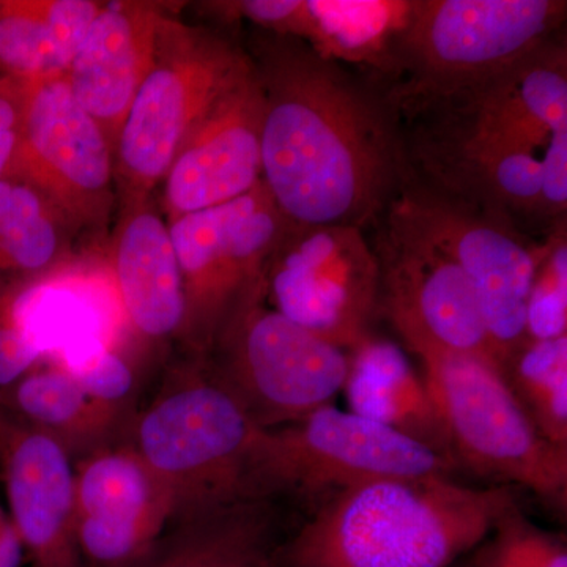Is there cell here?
<instances>
[{"label":"cell","mask_w":567,"mask_h":567,"mask_svg":"<svg viewBox=\"0 0 567 567\" xmlns=\"http://www.w3.org/2000/svg\"><path fill=\"white\" fill-rule=\"evenodd\" d=\"M456 468L393 429L324 405L257 435L245 477V498L301 499L316 509L357 484L402 477L450 476Z\"/></svg>","instance_id":"6"},{"label":"cell","mask_w":567,"mask_h":567,"mask_svg":"<svg viewBox=\"0 0 567 567\" xmlns=\"http://www.w3.org/2000/svg\"><path fill=\"white\" fill-rule=\"evenodd\" d=\"M498 371L536 431L567 450V336L525 339L503 358Z\"/></svg>","instance_id":"27"},{"label":"cell","mask_w":567,"mask_h":567,"mask_svg":"<svg viewBox=\"0 0 567 567\" xmlns=\"http://www.w3.org/2000/svg\"><path fill=\"white\" fill-rule=\"evenodd\" d=\"M0 405L54 439L73 461L125 442L134 417L96 402L51 361L0 391Z\"/></svg>","instance_id":"23"},{"label":"cell","mask_w":567,"mask_h":567,"mask_svg":"<svg viewBox=\"0 0 567 567\" xmlns=\"http://www.w3.org/2000/svg\"><path fill=\"white\" fill-rule=\"evenodd\" d=\"M260 431L213 379L204 358L185 357L136 412L126 442L169 492L174 522L245 498Z\"/></svg>","instance_id":"3"},{"label":"cell","mask_w":567,"mask_h":567,"mask_svg":"<svg viewBox=\"0 0 567 567\" xmlns=\"http://www.w3.org/2000/svg\"><path fill=\"white\" fill-rule=\"evenodd\" d=\"M427 104L456 112L503 140L544 151L555 133L567 132L566 37L540 48L495 80L406 111Z\"/></svg>","instance_id":"19"},{"label":"cell","mask_w":567,"mask_h":567,"mask_svg":"<svg viewBox=\"0 0 567 567\" xmlns=\"http://www.w3.org/2000/svg\"><path fill=\"white\" fill-rule=\"evenodd\" d=\"M415 0H305L298 40L320 58L393 78Z\"/></svg>","instance_id":"24"},{"label":"cell","mask_w":567,"mask_h":567,"mask_svg":"<svg viewBox=\"0 0 567 567\" xmlns=\"http://www.w3.org/2000/svg\"><path fill=\"white\" fill-rule=\"evenodd\" d=\"M492 536L525 567H567L565 540L537 528L520 507L503 517Z\"/></svg>","instance_id":"31"},{"label":"cell","mask_w":567,"mask_h":567,"mask_svg":"<svg viewBox=\"0 0 567 567\" xmlns=\"http://www.w3.org/2000/svg\"><path fill=\"white\" fill-rule=\"evenodd\" d=\"M246 52L264 93L262 183L282 218L368 233L406 173L385 84L292 37L260 31Z\"/></svg>","instance_id":"1"},{"label":"cell","mask_w":567,"mask_h":567,"mask_svg":"<svg viewBox=\"0 0 567 567\" xmlns=\"http://www.w3.org/2000/svg\"><path fill=\"white\" fill-rule=\"evenodd\" d=\"M379 260L380 312L406 349L498 357L472 286L457 264L394 207L368 230Z\"/></svg>","instance_id":"13"},{"label":"cell","mask_w":567,"mask_h":567,"mask_svg":"<svg viewBox=\"0 0 567 567\" xmlns=\"http://www.w3.org/2000/svg\"><path fill=\"white\" fill-rule=\"evenodd\" d=\"M488 537H492V539H488L487 543L484 540L483 544L476 547L475 557L470 559L466 567H525L494 536Z\"/></svg>","instance_id":"33"},{"label":"cell","mask_w":567,"mask_h":567,"mask_svg":"<svg viewBox=\"0 0 567 567\" xmlns=\"http://www.w3.org/2000/svg\"><path fill=\"white\" fill-rule=\"evenodd\" d=\"M518 509L517 488H475L450 476L347 487L284 540L279 567H451Z\"/></svg>","instance_id":"2"},{"label":"cell","mask_w":567,"mask_h":567,"mask_svg":"<svg viewBox=\"0 0 567 567\" xmlns=\"http://www.w3.org/2000/svg\"><path fill=\"white\" fill-rule=\"evenodd\" d=\"M565 0H415L388 99L398 114L513 70L566 35Z\"/></svg>","instance_id":"4"},{"label":"cell","mask_w":567,"mask_h":567,"mask_svg":"<svg viewBox=\"0 0 567 567\" xmlns=\"http://www.w3.org/2000/svg\"><path fill=\"white\" fill-rule=\"evenodd\" d=\"M9 177L33 186L65 226L106 221L114 204V147L71 95L65 74L33 82Z\"/></svg>","instance_id":"14"},{"label":"cell","mask_w":567,"mask_h":567,"mask_svg":"<svg viewBox=\"0 0 567 567\" xmlns=\"http://www.w3.org/2000/svg\"><path fill=\"white\" fill-rule=\"evenodd\" d=\"M21 130L0 132V181L9 177L11 166L20 147Z\"/></svg>","instance_id":"34"},{"label":"cell","mask_w":567,"mask_h":567,"mask_svg":"<svg viewBox=\"0 0 567 567\" xmlns=\"http://www.w3.org/2000/svg\"><path fill=\"white\" fill-rule=\"evenodd\" d=\"M0 480L32 567H85L74 533V461L0 405Z\"/></svg>","instance_id":"17"},{"label":"cell","mask_w":567,"mask_h":567,"mask_svg":"<svg viewBox=\"0 0 567 567\" xmlns=\"http://www.w3.org/2000/svg\"><path fill=\"white\" fill-rule=\"evenodd\" d=\"M25 286V284H24ZM21 286L0 290V391L43 363V347L29 334L17 311Z\"/></svg>","instance_id":"30"},{"label":"cell","mask_w":567,"mask_h":567,"mask_svg":"<svg viewBox=\"0 0 567 567\" xmlns=\"http://www.w3.org/2000/svg\"><path fill=\"white\" fill-rule=\"evenodd\" d=\"M457 264L498 357L527 339V301L543 244L502 216L435 192L405 174L390 204Z\"/></svg>","instance_id":"11"},{"label":"cell","mask_w":567,"mask_h":567,"mask_svg":"<svg viewBox=\"0 0 567 567\" xmlns=\"http://www.w3.org/2000/svg\"><path fill=\"white\" fill-rule=\"evenodd\" d=\"M112 271L123 316L145 342L178 339L185 319L181 265L169 223L151 200L125 204Z\"/></svg>","instance_id":"20"},{"label":"cell","mask_w":567,"mask_h":567,"mask_svg":"<svg viewBox=\"0 0 567 567\" xmlns=\"http://www.w3.org/2000/svg\"><path fill=\"white\" fill-rule=\"evenodd\" d=\"M24 550L9 513L0 506V567H21Z\"/></svg>","instance_id":"32"},{"label":"cell","mask_w":567,"mask_h":567,"mask_svg":"<svg viewBox=\"0 0 567 567\" xmlns=\"http://www.w3.org/2000/svg\"><path fill=\"white\" fill-rule=\"evenodd\" d=\"M174 505L128 442L74 461V533L85 567H133L173 524Z\"/></svg>","instance_id":"15"},{"label":"cell","mask_w":567,"mask_h":567,"mask_svg":"<svg viewBox=\"0 0 567 567\" xmlns=\"http://www.w3.org/2000/svg\"><path fill=\"white\" fill-rule=\"evenodd\" d=\"M95 0H0V74L63 76L102 9Z\"/></svg>","instance_id":"25"},{"label":"cell","mask_w":567,"mask_h":567,"mask_svg":"<svg viewBox=\"0 0 567 567\" xmlns=\"http://www.w3.org/2000/svg\"><path fill=\"white\" fill-rule=\"evenodd\" d=\"M416 357L456 466L498 486L527 488L565 513L567 450L536 431L498 368L475 354L423 350Z\"/></svg>","instance_id":"8"},{"label":"cell","mask_w":567,"mask_h":567,"mask_svg":"<svg viewBox=\"0 0 567 567\" xmlns=\"http://www.w3.org/2000/svg\"><path fill=\"white\" fill-rule=\"evenodd\" d=\"M58 212L29 183L0 181V290L40 281L62 252Z\"/></svg>","instance_id":"26"},{"label":"cell","mask_w":567,"mask_h":567,"mask_svg":"<svg viewBox=\"0 0 567 567\" xmlns=\"http://www.w3.org/2000/svg\"><path fill=\"white\" fill-rule=\"evenodd\" d=\"M62 368L84 393L100 404L136 415L134 398L140 377L128 358L99 336L82 334L55 347L47 357Z\"/></svg>","instance_id":"28"},{"label":"cell","mask_w":567,"mask_h":567,"mask_svg":"<svg viewBox=\"0 0 567 567\" xmlns=\"http://www.w3.org/2000/svg\"><path fill=\"white\" fill-rule=\"evenodd\" d=\"M264 93L254 65L185 141L164 177L167 223L230 203L262 181Z\"/></svg>","instance_id":"16"},{"label":"cell","mask_w":567,"mask_h":567,"mask_svg":"<svg viewBox=\"0 0 567 567\" xmlns=\"http://www.w3.org/2000/svg\"><path fill=\"white\" fill-rule=\"evenodd\" d=\"M204 361L257 427L276 429L331 404L350 353L268 308L262 278L241 295Z\"/></svg>","instance_id":"7"},{"label":"cell","mask_w":567,"mask_h":567,"mask_svg":"<svg viewBox=\"0 0 567 567\" xmlns=\"http://www.w3.org/2000/svg\"><path fill=\"white\" fill-rule=\"evenodd\" d=\"M349 353L344 390L350 412L415 440L456 466L439 406L405 353L374 334Z\"/></svg>","instance_id":"22"},{"label":"cell","mask_w":567,"mask_h":567,"mask_svg":"<svg viewBox=\"0 0 567 567\" xmlns=\"http://www.w3.org/2000/svg\"><path fill=\"white\" fill-rule=\"evenodd\" d=\"M401 122L410 178L502 216L525 234L527 227L550 229L537 152L442 106L416 107Z\"/></svg>","instance_id":"12"},{"label":"cell","mask_w":567,"mask_h":567,"mask_svg":"<svg viewBox=\"0 0 567 567\" xmlns=\"http://www.w3.org/2000/svg\"><path fill=\"white\" fill-rule=\"evenodd\" d=\"M451 567H457V566H451ZM464 567H466V566H464Z\"/></svg>","instance_id":"35"},{"label":"cell","mask_w":567,"mask_h":567,"mask_svg":"<svg viewBox=\"0 0 567 567\" xmlns=\"http://www.w3.org/2000/svg\"><path fill=\"white\" fill-rule=\"evenodd\" d=\"M169 17L162 3L103 2L66 70L71 95L100 123L114 148Z\"/></svg>","instance_id":"18"},{"label":"cell","mask_w":567,"mask_h":567,"mask_svg":"<svg viewBox=\"0 0 567 567\" xmlns=\"http://www.w3.org/2000/svg\"><path fill=\"white\" fill-rule=\"evenodd\" d=\"M287 227L262 181L238 199L169 221L185 293L178 341L186 357H207L241 295L264 278Z\"/></svg>","instance_id":"9"},{"label":"cell","mask_w":567,"mask_h":567,"mask_svg":"<svg viewBox=\"0 0 567 567\" xmlns=\"http://www.w3.org/2000/svg\"><path fill=\"white\" fill-rule=\"evenodd\" d=\"M251 66L245 48L221 33L167 18L115 142L123 204L148 199L185 141Z\"/></svg>","instance_id":"5"},{"label":"cell","mask_w":567,"mask_h":567,"mask_svg":"<svg viewBox=\"0 0 567 567\" xmlns=\"http://www.w3.org/2000/svg\"><path fill=\"white\" fill-rule=\"evenodd\" d=\"M274 309L328 344L352 352L380 315L379 260L354 226H292L264 275Z\"/></svg>","instance_id":"10"},{"label":"cell","mask_w":567,"mask_h":567,"mask_svg":"<svg viewBox=\"0 0 567 567\" xmlns=\"http://www.w3.org/2000/svg\"><path fill=\"white\" fill-rule=\"evenodd\" d=\"M278 502L240 498L174 520L133 567H279Z\"/></svg>","instance_id":"21"},{"label":"cell","mask_w":567,"mask_h":567,"mask_svg":"<svg viewBox=\"0 0 567 567\" xmlns=\"http://www.w3.org/2000/svg\"><path fill=\"white\" fill-rule=\"evenodd\" d=\"M525 333L547 341L567 336L566 219L550 227L529 287Z\"/></svg>","instance_id":"29"}]
</instances>
